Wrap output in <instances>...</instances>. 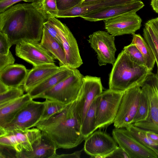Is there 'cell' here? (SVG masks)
<instances>
[{"mask_svg":"<svg viewBox=\"0 0 158 158\" xmlns=\"http://www.w3.org/2000/svg\"><path fill=\"white\" fill-rule=\"evenodd\" d=\"M57 149L51 139L41 131V135L34 145L32 151L16 152V156L17 158H54Z\"/></svg>","mask_w":158,"mask_h":158,"instance_id":"19","label":"cell"},{"mask_svg":"<svg viewBox=\"0 0 158 158\" xmlns=\"http://www.w3.org/2000/svg\"><path fill=\"white\" fill-rule=\"evenodd\" d=\"M103 21L107 31L114 37L133 35L139 29L142 22L141 18L134 13L121 15Z\"/></svg>","mask_w":158,"mask_h":158,"instance_id":"16","label":"cell"},{"mask_svg":"<svg viewBox=\"0 0 158 158\" xmlns=\"http://www.w3.org/2000/svg\"><path fill=\"white\" fill-rule=\"evenodd\" d=\"M152 51L155 56L156 58V63L157 67V73L158 74V56L154 51L153 50H152Z\"/></svg>","mask_w":158,"mask_h":158,"instance_id":"45","label":"cell"},{"mask_svg":"<svg viewBox=\"0 0 158 158\" xmlns=\"http://www.w3.org/2000/svg\"><path fill=\"white\" fill-rule=\"evenodd\" d=\"M23 86L11 87L6 92L0 94V106L9 103L23 96Z\"/></svg>","mask_w":158,"mask_h":158,"instance_id":"32","label":"cell"},{"mask_svg":"<svg viewBox=\"0 0 158 158\" xmlns=\"http://www.w3.org/2000/svg\"><path fill=\"white\" fill-rule=\"evenodd\" d=\"M40 43L55 59L59 61V66L68 67L65 53L62 46L50 35L44 27Z\"/></svg>","mask_w":158,"mask_h":158,"instance_id":"24","label":"cell"},{"mask_svg":"<svg viewBox=\"0 0 158 158\" xmlns=\"http://www.w3.org/2000/svg\"><path fill=\"white\" fill-rule=\"evenodd\" d=\"M100 77L89 75L84 76L82 92L77 100L75 112L81 126L92 103L103 92Z\"/></svg>","mask_w":158,"mask_h":158,"instance_id":"13","label":"cell"},{"mask_svg":"<svg viewBox=\"0 0 158 158\" xmlns=\"http://www.w3.org/2000/svg\"><path fill=\"white\" fill-rule=\"evenodd\" d=\"M29 71L23 65L14 64L0 71V81L10 88L23 86Z\"/></svg>","mask_w":158,"mask_h":158,"instance_id":"21","label":"cell"},{"mask_svg":"<svg viewBox=\"0 0 158 158\" xmlns=\"http://www.w3.org/2000/svg\"><path fill=\"white\" fill-rule=\"evenodd\" d=\"M146 135L153 140L158 143V134L155 132L145 131Z\"/></svg>","mask_w":158,"mask_h":158,"instance_id":"41","label":"cell"},{"mask_svg":"<svg viewBox=\"0 0 158 158\" xmlns=\"http://www.w3.org/2000/svg\"><path fill=\"white\" fill-rule=\"evenodd\" d=\"M137 0H100L84 6L79 4L67 10H59L56 18H65L80 17L91 12Z\"/></svg>","mask_w":158,"mask_h":158,"instance_id":"18","label":"cell"},{"mask_svg":"<svg viewBox=\"0 0 158 158\" xmlns=\"http://www.w3.org/2000/svg\"><path fill=\"white\" fill-rule=\"evenodd\" d=\"M123 128L114 129L112 135L129 158H158L154 152L139 142L127 129Z\"/></svg>","mask_w":158,"mask_h":158,"instance_id":"12","label":"cell"},{"mask_svg":"<svg viewBox=\"0 0 158 158\" xmlns=\"http://www.w3.org/2000/svg\"><path fill=\"white\" fill-rule=\"evenodd\" d=\"M144 6L143 3L140 0H137L91 12L80 17L91 22L104 20L125 14L136 13Z\"/></svg>","mask_w":158,"mask_h":158,"instance_id":"17","label":"cell"},{"mask_svg":"<svg viewBox=\"0 0 158 158\" xmlns=\"http://www.w3.org/2000/svg\"><path fill=\"white\" fill-rule=\"evenodd\" d=\"M74 70L67 66H63L60 69L34 87L27 93L33 99L36 98L71 75Z\"/></svg>","mask_w":158,"mask_h":158,"instance_id":"22","label":"cell"},{"mask_svg":"<svg viewBox=\"0 0 158 158\" xmlns=\"http://www.w3.org/2000/svg\"><path fill=\"white\" fill-rule=\"evenodd\" d=\"M83 0H82V1H83Z\"/></svg>","mask_w":158,"mask_h":158,"instance_id":"47","label":"cell"},{"mask_svg":"<svg viewBox=\"0 0 158 158\" xmlns=\"http://www.w3.org/2000/svg\"><path fill=\"white\" fill-rule=\"evenodd\" d=\"M89 38L90 46L96 53L99 65H113L116 60L115 37L107 32L99 30L89 35Z\"/></svg>","mask_w":158,"mask_h":158,"instance_id":"9","label":"cell"},{"mask_svg":"<svg viewBox=\"0 0 158 158\" xmlns=\"http://www.w3.org/2000/svg\"><path fill=\"white\" fill-rule=\"evenodd\" d=\"M0 13V32L7 35L12 45L40 41L47 19L32 3L15 4Z\"/></svg>","mask_w":158,"mask_h":158,"instance_id":"1","label":"cell"},{"mask_svg":"<svg viewBox=\"0 0 158 158\" xmlns=\"http://www.w3.org/2000/svg\"><path fill=\"white\" fill-rule=\"evenodd\" d=\"M57 31L61 40L68 67L74 69L83 64L77 40L68 27L57 18L48 19Z\"/></svg>","mask_w":158,"mask_h":158,"instance_id":"11","label":"cell"},{"mask_svg":"<svg viewBox=\"0 0 158 158\" xmlns=\"http://www.w3.org/2000/svg\"><path fill=\"white\" fill-rule=\"evenodd\" d=\"M83 150V149H81L79 151H76L73 153L71 154H62L60 155H58L56 154L54 158H79L80 157L81 155Z\"/></svg>","mask_w":158,"mask_h":158,"instance_id":"40","label":"cell"},{"mask_svg":"<svg viewBox=\"0 0 158 158\" xmlns=\"http://www.w3.org/2000/svg\"><path fill=\"white\" fill-rule=\"evenodd\" d=\"M82 0H56L59 10H64L72 8L81 3Z\"/></svg>","mask_w":158,"mask_h":158,"instance_id":"35","label":"cell"},{"mask_svg":"<svg viewBox=\"0 0 158 158\" xmlns=\"http://www.w3.org/2000/svg\"><path fill=\"white\" fill-rule=\"evenodd\" d=\"M15 61V59L10 51L7 54H0V71L7 66L13 64Z\"/></svg>","mask_w":158,"mask_h":158,"instance_id":"36","label":"cell"},{"mask_svg":"<svg viewBox=\"0 0 158 158\" xmlns=\"http://www.w3.org/2000/svg\"><path fill=\"white\" fill-rule=\"evenodd\" d=\"M12 45H13L7 35L6 34L0 32V54H8Z\"/></svg>","mask_w":158,"mask_h":158,"instance_id":"34","label":"cell"},{"mask_svg":"<svg viewBox=\"0 0 158 158\" xmlns=\"http://www.w3.org/2000/svg\"><path fill=\"white\" fill-rule=\"evenodd\" d=\"M142 82L131 86L123 91L113 123L115 128H125L133 123L140 102Z\"/></svg>","mask_w":158,"mask_h":158,"instance_id":"7","label":"cell"},{"mask_svg":"<svg viewBox=\"0 0 158 158\" xmlns=\"http://www.w3.org/2000/svg\"><path fill=\"white\" fill-rule=\"evenodd\" d=\"M150 72L146 66L134 62L123 49L113 65L109 77V89L123 92L142 81Z\"/></svg>","mask_w":158,"mask_h":158,"instance_id":"3","label":"cell"},{"mask_svg":"<svg viewBox=\"0 0 158 158\" xmlns=\"http://www.w3.org/2000/svg\"><path fill=\"white\" fill-rule=\"evenodd\" d=\"M77 100L48 119L40 121L35 126L47 135L57 149L72 148L85 140L76 115Z\"/></svg>","mask_w":158,"mask_h":158,"instance_id":"2","label":"cell"},{"mask_svg":"<svg viewBox=\"0 0 158 158\" xmlns=\"http://www.w3.org/2000/svg\"><path fill=\"white\" fill-rule=\"evenodd\" d=\"M34 0H23V1L26 2L31 3L34 1Z\"/></svg>","mask_w":158,"mask_h":158,"instance_id":"46","label":"cell"},{"mask_svg":"<svg viewBox=\"0 0 158 158\" xmlns=\"http://www.w3.org/2000/svg\"><path fill=\"white\" fill-rule=\"evenodd\" d=\"M15 52L17 56L33 66L56 62L53 56L39 42L22 41L16 45Z\"/></svg>","mask_w":158,"mask_h":158,"instance_id":"14","label":"cell"},{"mask_svg":"<svg viewBox=\"0 0 158 158\" xmlns=\"http://www.w3.org/2000/svg\"><path fill=\"white\" fill-rule=\"evenodd\" d=\"M85 140L84 150L92 157L106 158L118 147L113 137L101 131H94Z\"/></svg>","mask_w":158,"mask_h":158,"instance_id":"15","label":"cell"},{"mask_svg":"<svg viewBox=\"0 0 158 158\" xmlns=\"http://www.w3.org/2000/svg\"><path fill=\"white\" fill-rule=\"evenodd\" d=\"M106 158H129V157L124 150L119 146Z\"/></svg>","mask_w":158,"mask_h":158,"instance_id":"38","label":"cell"},{"mask_svg":"<svg viewBox=\"0 0 158 158\" xmlns=\"http://www.w3.org/2000/svg\"><path fill=\"white\" fill-rule=\"evenodd\" d=\"M151 5L153 10L158 13V0H151Z\"/></svg>","mask_w":158,"mask_h":158,"instance_id":"43","label":"cell"},{"mask_svg":"<svg viewBox=\"0 0 158 158\" xmlns=\"http://www.w3.org/2000/svg\"><path fill=\"white\" fill-rule=\"evenodd\" d=\"M45 107L44 101H35L28 103L13 120L4 127L6 131L25 130L35 127L41 120Z\"/></svg>","mask_w":158,"mask_h":158,"instance_id":"10","label":"cell"},{"mask_svg":"<svg viewBox=\"0 0 158 158\" xmlns=\"http://www.w3.org/2000/svg\"><path fill=\"white\" fill-rule=\"evenodd\" d=\"M44 102L45 107L41 120L48 119L61 111L67 105L57 101L48 99H45Z\"/></svg>","mask_w":158,"mask_h":158,"instance_id":"30","label":"cell"},{"mask_svg":"<svg viewBox=\"0 0 158 158\" xmlns=\"http://www.w3.org/2000/svg\"><path fill=\"white\" fill-rule=\"evenodd\" d=\"M41 135V131L36 127L11 131L0 127V145L10 148L16 152H31Z\"/></svg>","mask_w":158,"mask_h":158,"instance_id":"6","label":"cell"},{"mask_svg":"<svg viewBox=\"0 0 158 158\" xmlns=\"http://www.w3.org/2000/svg\"><path fill=\"white\" fill-rule=\"evenodd\" d=\"M101 94L97 96L92 103L81 125V132L85 140L97 129L96 110L100 100Z\"/></svg>","mask_w":158,"mask_h":158,"instance_id":"25","label":"cell"},{"mask_svg":"<svg viewBox=\"0 0 158 158\" xmlns=\"http://www.w3.org/2000/svg\"><path fill=\"white\" fill-rule=\"evenodd\" d=\"M31 3L47 19L58 14L56 0H35Z\"/></svg>","mask_w":158,"mask_h":158,"instance_id":"29","label":"cell"},{"mask_svg":"<svg viewBox=\"0 0 158 158\" xmlns=\"http://www.w3.org/2000/svg\"><path fill=\"white\" fill-rule=\"evenodd\" d=\"M123 92L109 89L101 94L96 110L97 129L107 127L114 123Z\"/></svg>","mask_w":158,"mask_h":158,"instance_id":"8","label":"cell"},{"mask_svg":"<svg viewBox=\"0 0 158 158\" xmlns=\"http://www.w3.org/2000/svg\"><path fill=\"white\" fill-rule=\"evenodd\" d=\"M23 0H0V13L14 5L15 3Z\"/></svg>","mask_w":158,"mask_h":158,"instance_id":"39","label":"cell"},{"mask_svg":"<svg viewBox=\"0 0 158 158\" xmlns=\"http://www.w3.org/2000/svg\"><path fill=\"white\" fill-rule=\"evenodd\" d=\"M28 93L9 103L0 106V127H4L10 123L17 114L32 100Z\"/></svg>","mask_w":158,"mask_h":158,"instance_id":"23","label":"cell"},{"mask_svg":"<svg viewBox=\"0 0 158 158\" xmlns=\"http://www.w3.org/2000/svg\"><path fill=\"white\" fill-rule=\"evenodd\" d=\"M123 49L134 62L139 65L146 66L142 54L134 44L131 43L125 46Z\"/></svg>","mask_w":158,"mask_h":158,"instance_id":"33","label":"cell"},{"mask_svg":"<svg viewBox=\"0 0 158 158\" xmlns=\"http://www.w3.org/2000/svg\"><path fill=\"white\" fill-rule=\"evenodd\" d=\"M84 77L77 69H74L71 75L37 98L55 100L66 105L69 104L76 100L80 95Z\"/></svg>","mask_w":158,"mask_h":158,"instance_id":"4","label":"cell"},{"mask_svg":"<svg viewBox=\"0 0 158 158\" xmlns=\"http://www.w3.org/2000/svg\"><path fill=\"white\" fill-rule=\"evenodd\" d=\"M100 0H83L80 4L81 6L87 5Z\"/></svg>","mask_w":158,"mask_h":158,"instance_id":"44","label":"cell"},{"mask_svg":"<svg viewBox=\"0 0 158 158\" xmlns=\"http://www.w3.org/2000/svg\"><path fill=\"white\" fill-rule=\"evenodd\" d=\"M149 111L148 100L145 93L141 89L139 106L136 114L133 119V123L145 120L148 117Z\"/></svg>","mask_w":158,"mask_h":158,"instance_id":"31","label":"cell"},{"mask_svg":"<svg viewBox=\"0 0 158 158\" xmlns=\"http://www.w3.org/2000/svg\"><path fill=\"white\" fill-rule=\"evenodd\" d=\"M62 66L52 64L33 66L29 70L23 86L25 91L28 93L34 87L60 69Z\"/></svg>","mask_w":158,"mask_h":158,"instance_id":"20","label":"cell"},{"mask_svg":"<svg viewBox=\"0 0 158 158\" xmlns=\"http://www.w3.org/2000/svg\"><path fill=\"white\" fill-rule=\"evenodd\" d=\"M132 42L140 52L146 63V66L151 72L156 62L155 56L150 46L139 34H133Z\"/></svg>","mask_w":158,"mask_h":158,"instance_id":"26","label":"cell"},{"mask_svg":"<svg viewBox=\"0 0 158 158\" xmlns=\"http://www.w3.org/2000/svg\"><path fill=\"white\" fill-rule=\"evenodd\" d=\"M143 38L158 56V17L148 21L143 29Z\"/></svg>","mask_w":158,"mask_h":158,"instance_id":"27","label":"cell"},{"mask_svg":"<svg viewBox=\"0 0 158 158\" xmlns=\"http://www.w3.org/2000/svg\"><path fill=\"white\" fill-rule=\"evenodd\" d=\"M139 142L154 152L158 157V143L147 136L144 130L131 124L125 127Z\"/></svg>","mask_w":158,"mask_h":158,"instance_id":"28","label":"cell"},{"mask_svg":"<svg viewBox=\"0 0 158 158\" xmlns=\"http://www.w3.org/2000/svg\"><path fill=\"white\" fill-rule=\"evenodd\" d=\"M0 157H15L16 158V152L12 148L6 146L0 145Z\"/></svg>","mask_w":158,"mask_h":158,"instance_id":"37","label":"cell"},{"mask_svg":"<svg viewBox=\"0 0 158 158\" xmlns=\"http://www.w3.org/2000/svg\"><path fill=\"white\" fill-rule=\"evenodd\" d=\"M145 93L149 105L147 119L143 121L133 123L145 131L158 134V74L149 73L141 84Z\"/></svg>","mask_w":158,"mask_h":158,"instance_id":"5","label":"cell"},{"mask_svg":"<svg viewBox=\"0 0 158 158\" xmlns=\"http://www.w3.org/2000/svg\"><path fill=\"white\" fill-rule=\"evenodd\" d=\"M10 87H9L0 81V94L3 93L8 90Z\"/></svg>","mask_w":158,"mask_h":158,"instance_id":"42","label":"cell"}]
</instances>
